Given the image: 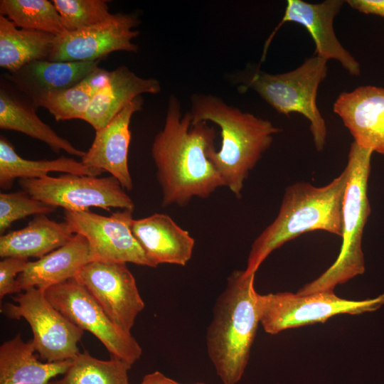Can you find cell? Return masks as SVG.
<instances>
[{
    "mask_svg": "<svg viewBox=\"0 0 384 384\" xmlns=\"http://www.w3.org/2000/svg\"><path fill=\"white\" fill-rule=\"evenodd\" d=\"M33 102L9 82L0 86V128L25 134L46 143L55 153L61 150L82 157L85 151L75 148L40 119Z\"/></svg>",
    "mask_w": 384,
    "mask_h": 384,
    "instance_id": "cell-21",
    "label": "cell"
},
{
    "mask_svg": "<svg viewBox=\"0 0 384 384\" xmlns=\"http://www.w3.org/2000/svg\"><path fill=\"white\" fill-rule=\"evenodd\" d=\"M344 4L342 0H326L311 4L302 0H288L284 16L272 31L264 46L262 61L277 31L286 22H294L304 26L314 40V55L326 60H335L351 75L361 73L359 63L341 45L334 30V20Z\"/></svg>",
    "mask_w": 384,
    "mask_h": 384,
    "instance_id": "cell-14",
    "label": "cell"
},
{
    "mask_svg": "<svg viewBox=\"0 0 384 384\" xmlns=\"http://www.w3.org/2000/svg\"><path fill=\"white\" fill-rule=\"evenodd\" d=\"M166 376L159 371L146 375L139 384H165Z\"/></svg>",
    "mask_w": 384,
    "mask_h": 384,
    "instance_id": "cell-33",
    "label": "cell"
},
{
    "mask_svg": "<svg viewBox=\"0 0 384 384\" xmlns=\"http://www.w3.org/2000/svg\"><path fill=\"white\" fill-rule=\"evenodd\" d=\"M215 129L206 122L191 124L178 100L169 97L164 128L154 137L151 154L162 193L161 206H185L193 197L206 198L224 181L208 159Z\"/></svg>",
    "mask_w": 384,
    "mask_h": 384,
    "instance_id": "cell-1",
    "label": "cell"
},
{
    "mask_svg": "<svg viewBox=\"0 0 384 384\" xmlns=\"http://www.w3.org/2000/svg\"><path fill=\"white\" fill-rule=\"evenodd\" d=\"M347 177L344 169L326 186L306 182L289 186L277 217L252 242L244 275L255 274L274 250L303 233L324 230L341 237Z\"/></svg>",
    "mask_w": 384,
    "mask_h": 384,
    "instance_id": "cell-3",
    "label": "cell"
},
{
    "mask_svg": "<svg viewBox=\"0 0 384 384\" xmlns=\"http://www.w3.org/2000/svg\"><path fill=\"white\" fill-rule=\"evenodd\" d=\"M51 171L89 176H97L104 172L63 156L53 160L25 159L16 153L10 141L0 136L1 188L9 189L17 178H41Z\"/></svg>",
    "mask_w": 384,
    "mask_h": 384,
    "instance_id": "cell-25",
    "label": "cell"
},
{
    "mask_svg": "<svg viewBox=\"0 0 384 384\" xmlns=\"http://www.w3.org/2000/svg\"><path fill=\"white\" fill-rule=\"evenodd\" d=\"M255 276L235 270L214 304L206 332L210 360L223 384H236L242 377L260 324Z\"/></svg>",
    "mask_w": 384,
    "mask_h": 384,
    "instance_id": "cell-4",
    "label": "cell"
},
{
    "mask_svg": "<svg viewBox=\"0 0 384 384\" xmlns=\"http://www.w3.org/2000/svg\"><path fill=\"white\" fill-rule=\"evenodd\" d=\"M161 90L158 80L139 77L121 65L110 72L107 83L93 97L84 121L98 130L136 97L144 93L158 94Z\"/></svg>",
    "mask_w": 384,
    "mask_h": 384,
    "instance_id": "cell-20",
    "label": "cell"
},
{
    "mask_svg": "<svg viewBox=\"0 0 384 384\" xmlns=\"http://www.w3.org/2000/svg\"><path fill=\"white\" fill-rule=\"evenodd\" d=\"M75 233L65 221L36 215L28 225L0 237V257L40 259L65 244Z\"/></svg>",
    "mask_w": 384,
    "mask_h": 384,
    "instance_id": "cell-23",
    "label": "cell"
},
{
    "mask_svg": "<svg viewBox=\"0 0 384 384\" xmlns=\"http://www.w3.org/2000/svg\"><path fill=\"white\" fill-rule=\"evenodd\" d=\"M142 97H136L107 124L96 130L90 147L81 158V162L87 166L109 172L128 191L133 188L128 166L129 124L132 115L142 110Z\"/></svg>",
    "mask_w": 384,
    "mask_h": 384,
    "instance_id": "cell-16",
    "label": "cell"
},
{
    "mask_svg": "<svg viewBox=\"0 0 384 384\" xmlns=\"http://www.w3.org/2000/svg\"><path fill=\"white\" fill-rule=\"evenodd\" d=\"M133 210L124 209L109 216L90 210H65L64 219L74 233L87 239L92 261L154 267L132 232Z\"/></svg>",
    "mask_w": 384,
    "mask_h": 384,
    "instance_id": "cell-11",
    "label": "cell"
},
{
    "mask_svg": "<svg viewBox=\"0 0 384 384\" xmlns=\"http://www.w3.org/2000/svg\"><path fill=\"white\" fill-rule=\"evenodd\" d=\"M28 260L5 257L0 261V299L6 295L19 293L16 279L26 268Z\"/></svg>",
    "mask_w": 384,
    "mask_h": 384,
    "instance_id": "cell-31",
    "label": "cell"
},
{
    "mask_svg": "<svg viewBox=\"0 0 384 384\" xmlns=\"http://www.w3.org/2000/svg\"><path fill=\"white\" fill-rule=\"evenodd\" d=\"M5 303L1 311L8 319L23 318L30 325L36 351L46 362L72 360L80 353L78 344L84 331L56 309L45 292L31 287Z\"/></svg>",
    "mask_w": 384,
    "mask_h": 384,
    "instance_id": "cell-8",
    "label": "cell"
},
{
    "mask_svg": "<svg viewBox=\"0 0 384 384\" xmlns=\"http://www.w3.org/2000/svg\"><path fill=\"white\" fill-rule=\"evenodd\" d=\"M31 197L65 210L84 211L90 207L134 210V203L112 176H97L65 174L58 177L18 179Z\"/></svg>",
    "mask_w": 384,
    "mask_h": 384,
    "instance_id": "cell-9",
    "label": "cell"
},
{
    "mask_svg": "<svg viewBox=\"0 0 384 384\" xmlns=\"http://www.w3.org/2000/svg\"><path fill=\"white\" fill-rule=\"evenodd\" d=\"M67 32L102 22L112 15L105 0H53Z\"/></svg>",
    "mask_w": 384,
    "mask_h": 384,
    "instance_id": "cell-29",
    "label": "cell"
},
{
    "mask_svg": "<svg viewBox=\"0 0 384 384\" xmlns=\"http://www.w3.org/2000/svg\"><path fill=\"white\" fill-rule=\"evenodd\" d=\"M55 38L49 33L18 28L0 15V67L13 73L31 62L48 60Z\"/></svg>",
    "mask_w": 384,
    "mask_h": 384,
    "instance_id": "cell-24",
    "label": "cell"
},
{
    "mask_svg": "<svg viewBox=\"0 0 384 384\" xmlns=\"http://www.w3.org/2000/svg\"><path fill=\"white\" fill-rule=\"evenodd\" d=\"M373 151L351 144L347 164V183L342 208V245L337 259L324 273L305 284L297 294H309L333 291L365 272L362 251L363 230L370 213L368 198V181Z\"/></svg>",
    "mask_w": 384,
    "mask_h": 384,
    "instance_id": "cell-5",
    "label": "cell"
},
{
    "mask_svg": "<svg viewBox=\"0 0 384 384\" xmlns=\"http://www.w3.org/2000/svg\"><path fill=\"white\" fill-rule=\"evenodd\" d=\"M0 15L18 28L59 36L67 33L53 3L48 0H1Z\"/></svg>",
    "mask_w": 384,
    "mask_h": 384,
    "instance_id": "cell-28",
    "label": "cell"
},
{
    "mask_svg": "<svg viewBox=\"0 0 384 384\" xmlns=\"http://www.w3.org/2000/svg\"><path fill=\"white\" fill-rule=\"evenodd\" d=\"M92 261L87 239L75 233L65 244L36 261H28L16 279L21 292L31 287L42 291L75 278Z\"/></svg>",
    "mask_w": 384,
    "mask_h": 384,
    "instance_id": "cell-19",
    "label": "cell"
},
{
    "mask_svg": "<svg viewBox=\"0 0 384 384\" xmlns=\"http://www.w3.org/2000/svg\"><path fill=\"white\" fill-rule=\"evenodd\" d=\"M56 207L34 199L25 191L0 193V233L3 234L13 223L32 215H46Z\"/></svg>",
    "mask_w": 384,
    "mask_h": 384,
    "instance_id": "cell-30",
    "label": "cell"
},
{
    "mask_svg": "<svg viewBox=\"0 0 384 384\" xmlns=\"http://www.w3.org/2000/svg\"><path fill=\"white\" fill-rule=\"evenodd\" d=\"M100 60L56 62L48 60L31 62L7 75L9 82L30 99L36 108L47 95L70 88L99 68Z\"/></svg>",
    "mask_w": 384,
    "mask_h": 384,
    "instance_id": "cell-18",
    "label": "cell"
},
{
    "mask_svg": "<svg viewBox=\"0 0 384 384\" xmlns=\"http://www.w3.org/2000/svg\"><path fill=\"white\" fill-rule=\"evenodd\" d=\"M191 124L212 122L221 130V147L207 152L227 186L241 196L249 173L271 146L281 129L272 122L244 112L213 95L195 94L189 112Z\"/></svg>",
    "mask_w": 384,
    "mask_h": 384,
    "instance_id": "cell-2",
    "label": "cell"
},
{
    "mask_svg": "<svg viewBox=\"0 0 384 384\" xmlns=\"http://www.w3.org/2000/svg\"><path fill=\"white\" fill-rule=\"evenodd\" d=\"M33 340L25 342L21 334L0 346V384H49L64 374L72 360L41 362L34 354Z\"/></svg>",
    "mask_w": 384,
    "mask_h": 384,
    "instance_id": "cell-22",
    "label": "cell"
},
{
    "mask_svg": "<svg viewBox=\"0 0 384 384\" xmlns=\"http://www.w3.org/2000/svg\"><path fill=\"white\" fill-rule=\"evenodd\" d=\"M165 384H183V383H178L173 379H171L168 377L166 378V380H165ZM194 384H205L203 383H194Z\"/></svg>",
    "mask_w": 384,
    "mask_h": 384,
    "instance_id": "cell-34",
    "label": "cell"
},
{
    "mask_svg": "<svg viewBox=\"0 0 384 384\" xmlns=\"http://www.w3.org/2000/svg\"><path fill=\"white\" fill-rule=\"evenodd\" d=\"M131 367L119 358L103 361L87 351L80 352L72 359L63 376L49 384H130L128 371Z\"/></svg>",
    "mask_w": 384,
    "mask_h": 384,
    "instance_id": "cell-27",
    "label": "cell"
},
{
    "mask_svg": "<svg viewBox=\"0 0 384 384\" xmlns=\"http://www.w3.org/2000/svg\"><path fill=\"white\" fill-rule=\"evenodd\" d=\"M44 292L48 301L68 319L96 336L110 358L121 359L131 366L140 358L142 348L131 333L115 324L75 278Z\"/></svg>",
    "mask_w": 384,
    "mask_h": 384,
    "instance_id": "cell-10",
    "label": "cell"
},
{
    "mask_svg": "<svg viewBox=\"0 0 384 384\" xmlns=\"http://www.w3.org/2000/svg\"><path fill=\"white\" fill-rule=\"evenodd\" d=\"M139 23L135 15L118 13L95 25L55 36L48 60L96 61L114 51L137 52L132 39L139 34L134 29Z\"/></svg>",
    "mask_w": 384,
    "mask_h": 384,
    "instance_id": "cell-13",
    "label": "cell"
},
{
    "mask_svg": "<svg viewBox=\"0 0 384 384\" xmlns=\"http://www.w3.org/2000/svg\"><path fill=\"white\" fill-rule=\"evenodd\" d=\"M327 61L314 55L296 69L269 74L257 69L241 86L255 91L277 112L288 116L297 112L306 118L318 151L326 144L327 129L316 103L320 84L327 75Z\"/></svg>",
    "mask_w": 384,
    "mask_h": 384,
    "instance_id": "cell-6",
    "label": "cell"
},
{
    "mask_svg": "<svg viewBox=\"0 0 384 384\" xmlns=\"http://www.w3.org/2000/svg\"><path fill=\"white\" fill-rule=\"evenodd\" d=\"M333 108L353 142L384 155V87L366 85L342 92Z\"/></svg>",
    "mask_w": 384,
    "mask_h": 384,
    "instance_id": "cell-15",
    "label": "cell"
},
{
    "mask_svg": "<svg viewBox=\"0 0 384 384\" xmlns=\"http://www.w3.org/2000/svg\"><path fill=\"white\" fill-rule=\"evenodd\" d=\"M126 264L91 261L80 270L75 279L115 324L131 333L137 316L145 305Z\"/></svg>",
    "mask_w": 384,
    "mask_h": 384,
    "instance_id": "cell-12",
    "label": "cell"
},
{
    "mask_svg": "<svg viewBox=\"0 0 384 384\" xmlns=\"http://www.w3.org/2000/svg\"><path fill=\"white\" fill-rule=\"evenodd\" d=\"M132 232L154 267L160 264L185 266L195 245L189 233L168 215L154 213L133 220Z\"/></svg>",
    "mask_w": 384,
    "mask_h": 384,
    "instance_id": "cell-17",
    "label": "cell"
},
{
    "mask_svg": "<svg viewBox=\"0 0 384 384\" xmlns=\"http://www.w3.org/2000/svg\"><path fill=\"white\" fill-rule=\"evenodd\" d=\"M260 324L265 332L276 334L284 330L324 323L338 314H361L384 304V294L361 301L338 297L334 291L300 295L291 292L259 294Z\"/></svg>",
    "mask_w": 384,
    "mask_h": 384,
    "instance_id": "cell-7",
    "label": "cell"
},
{
    "mask_svg": "<svg viewBox=\"0 0 384 384\" xmlns=\"http://www.w3.org/2000/svg\"><path fill=\"white\" fill-rule=\"evenodd\" d=\"M110 72L99 67L77 85L47 95L37 107L48 110L56 121L84 120L93 97L107 83Z\"/></svg>",
    "mask_w": 384,
    "mask_h": 384,
    "instance_id": "cell-26",
    "label": "cell"
},
{
    "mask_svg": "<svg viewBox=\"0 0 384 384\" xmlns=\"http://www.w3.org/2000/svg\"><path fill=\"white\" fill-rule=\"evenodd\" d=\"M346 3L361 13L384 18V0H348Z\"/></svg>",
    "mask_w": 384,
    "mask_h": 384,
    "instance_id": "cell-32",
    "label": "cell"
}]
</instances>
